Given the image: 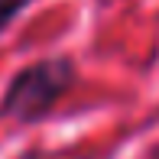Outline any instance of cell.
Here are the masks:
<instances>
[{"label": "cell", "mask_w": 159, "mask_h": 159, "mask_svg": "<svg viewBox=\"0 0 159 159\" xmlns=\"http://www.w3.org/2000/svg\"><path fill=\"white\" fill-rule=\"evenodd\" d=\"M75 75H78L75 62L65 59V55H52V59H39V62L26 65L10 78L0 114L20 120V124L42 120L71 91Z\"/></svg>", "instance_id": "6da1fadb"}, {"label": "cell", "mask_w": 159, "mask_h": 159, "mask_svg": "<svg viewBox=\"0 0 159 159\" xmlns=\"http://www.w3.org/2000/svg\"><path fill=\"white\" fill-rule=\"evenodd\" d=\"M26 3H30V0H0V33L26 10Z\"/></svg>", "instance_id": "7a4b0ae2"}, {"label": "cell", "mask_w": 159, "mask_h": 159, "mask_svg": "<svg viewBox=\"0 0 159 159\" xmlns=\"http://www.w3.org/2000/svg\"><path fill=\"white\" fill-rule=\"evenodd\" d=\"M26 159H36V156H26Z\"/></svg>", "instance_id": "3957f363"}]
</instances>
